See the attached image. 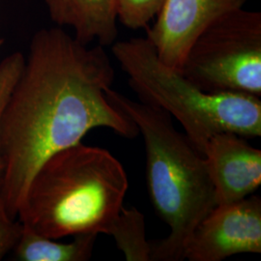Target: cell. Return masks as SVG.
<instances>
[{
  "label": "cell",
  "instance_id": "5",
  "mask_svg": "<svg viewBox=\"0 0 261 261\" xmlns=\"http://www.w3.org/2000/svg\"><path fill=\"white\" fill-rule=\"evenodd\" d=\"M181 72L206 92L260 97V12L240 8L215 20L196 38Z\"/></svg>",
  "mask_w": 261,
  "mask_h": 261
},
{
  "label": "cell",
  "instance_id": "12",
  "mask_svg": "<svg viewBox=\"0 0 261 261\" xmlns=\"http://www.w3.org/2000/svg\"><path fill=\"white\" fill-rule=\"evenodd\" d=\"M164 3L165 0H118V20L130 29L147 28Z\"/></svg>",
  "mask_w": 261,
  "mask_h": 261
},
{
  "label": "cell",
  "instance_id": "4",
  "mask_svg": "<svg viewBox=\"0 0 261 261\" xmlns=\"http://www.w3.org/2000/svg\"><path fill=\"white\" fill-rule=\"evenodd\" d=\"M112 55L129 76L141 102L158 107L177 120L203 153L209 139L231 132L246 139L261 136L259 97L239 92H206L180 70L164 63L147 37L117 41Z\"/></svg>",
  "mask_w": 261,
  "mask_h": 261
},
{
  "label": "cell",
  "instance_id": "2",
  "mask_svg": "<svg viewBox=\"0 0 261 261\" xmlns=\"http://www.w3.org/2000/svg\"><path fill=\"white\" fill-rule=\"evenodd\" d=\"M121 163L82 142L53 154L31 179L17 219L51 239L110 235L128 191Z\"/></svg>",
  "mask_w": 261,
  "mask_h": 261
},
{
  "label": "cell",
  "instance_id": "10",
  "mask_svg": "<svg viewBox=\"0 0 261 261\" xmlns=\"http://www.w3.org/2000/svg\"><path fill=\"white\" fill-rule=\"evenodd\" d=\"M97 234H83L70 243L58 242L22 224V231L13 252L19 261H86L93 253Z\"/></svg>",
  "mask_w": 261,
  "mask_h": 261
},
{
  "label": "cell",
  "instance_id": "3",
  "mask_svg": "<svg viewBox=\"0 0 261 261\" xmlns=\"http://www.w3.org/2000/svg\"><path fill=\"white\" fill-rule=\"evenodd\" d=\"M106 95L143 137L150 199L169 227L167 237L151 242V261L184 260L196 226L217 205L204 155L174 127L168 112L112 87Z\"/></svg>",
  "mask_w": 261,
  "mask_h": 261
},
{
  "label": "cell",
  "instance_id": "6",
  "mask_svg": "<svg viewBox=\"0 0 261 261\" xmlns=\"http://www.w3.org/2000/svg\"><path fill=\"white\" fill-rule=\"evenodd\" d=\"M261 252V198L250 196L218 204L196 226L185 259L221 261L238 253Z\"/></svg>",
  "mask_w": 261,
  "mask_h": 261
},
{
  "label": "cell",
  "instance_id": "7",
  "mask_svg": "<svg viewBox=\"0 0 261 261\" xmlns=\"http://www.w3.org/2000/svg\"><path fill=\"white\" fill-rule=\"evenodd\" d=\"M247 0H165L147 36L160 59L181 71L188 51L215 20L243 8Z\"/></svg>",
  "mask_w": 261,
  "mask_h": 261
},
{
  "label": "cell",
  "instance_id": "9",
  "mask_svg": "<svg viewBox=\"0 0 261 261\" xmlns=\"http://www.w3.org/2000/svg\"><path fill=\"white\" fill-rule=\"evenodd\" d=\"M50 19L71 28L76 41L89 45H113L118 36V0H45Z\"/></svg>",
  "mask_w": 261,
  "mask_h": 261
},
{
  "label": "cell",
  "instance_id": "1",
  "mask_svg": "<svg viewBox=\"0 0 261 261\" xmlns=\"http://www.w3.org/2000/svg\"><path fill=\"white\" fill-rule=\"evenodd\" d=\"M114 68L103 46L88 47L60 28L31 39L21 74L0 119V194L17 219L39 167L96 128L134 139L136 124L109 102Z\"/></svg>",
  "mask_w": 261,
  "mask_h": 261
},
{
  "label": "cell",
  "instance_id": "8",
  "mask_svg": "<svg viewBox=\"0 0 261 261\" xmlns=\"http://www.w3.org/2000/svg\"><path fill=\"white\" fill-rule=\"evenodd\" d=\"M218 204L241 200L261 184V151L231 132L212 136L203 151Z\"/></svg>",
  "mask_w": 261,
  "mask_h": 261
},
{
  "label": "cell",
  "instance_id": "14",
  "mask_svg": "<svg viewBox=\"0 0 261 261\" xmlns=\"http://www.w3.org/2000/svg\"><path fill=\"white\" fill-rule=\"evenodd\" d=\"M22 224L10 217L5 202L0 194V260L12 252L19 241Z\"/></svg>",
  "mask_w": 261,
  "mask_h": 261
},
{
  "label": "cell",
  "instance_id": "15",
  "mask_svg": "<svg viewBox=\"0 0 261 261\" xmlns=\"http://www.w3.org/2000/svg\"><path fill=\"white\" fill-rule=\"evenodd\" d=\"M2 43H3V41H2V39H1V38H0V47H1V46H2Z\"/></svg>",
  "mask_w": 261,
  "mask_h": 261
},
{
  "label": "cell",
  "instance_id": "11",
  "mask_svg": "<svg viewBox=\"0 0 261 261\" xmlns=\"http://www.w3.org/2000/svg\"><path fill=\"white\" fill-rule=\"evenodd\" d=\"M110 235L127 260L151 261V241L146 239L144 216L137 208H123Z\"/></svg>",
  "mask_w": 261,
  "mask_h": 261
},
{
  "label": "cell",
  "instance_id": "13",
  "mask_svg": "<svg viewBox=\"0 0 261 261\" xmlns=\"http://www.w3.org/2000/svg\"><path fill=\"white\" fill-rule=\"evenodd\" d=\"M25 57L19 51L6 56L0 62V119L4 108L9 100L15 85L21 74ZM2 173V163L0 159V178Z\"/></svg>",
  "mask_w": 261,
  "mask_h": 261
}]
</instances>
